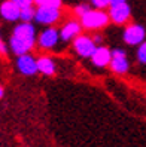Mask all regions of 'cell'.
<instances>
[{
	"label": "cell",
	"mask_w": 146,
	"mask_h": 147,
	"mask_svg": "<svg viewBox=\"0 0 146 147\" xmlns=\"http://www.w3.org/2000/svg\"><path fill=\"white\" fill-rule=\"evenodd\" d=\"M37 31L33 22H20L15 25L9 39V49L18 57L24 54H30L36 46Z\"/></svg>",
	"instance_id": "cell-1"
},
{
	"label": "cell",
	"mask_w": 146,
	"mask_h": 147,
	"mask_svg": "<svg viewBox=\"0 0 146 147\" xmlns=\"http://www.w3.org/2000/svg\"><path fill=\"white\" fill-rule=\"evenodd\" d=\"M79 22H81L84 30L98 31V30L106 28L109 25V22H110V20H109V15H107V12L105 9L91 7L87 13H84L79 18Z\"/></svg>",
	"instance_id": "cell-2"
},
{
	"label": "cell",
	"mask_w": 146,
	"mask_h": 147,
	"mask_svg": "<svg viewBox=\"0 0 146 147\" xmlns=\"http://www.w3.org/2000/svg\"><path fill=\"white\" fill-rule=\"evenodd\" d=\"M63 16V12L60 7H51V6H36L34 12V22L45 27H54L55 24L60 22Z\"/></svg>",
	"instance_id": "cell-3"
},
{
	"label": "cell",
	"mask_w": 146,
	"mask_h": 147,
	"mask_svg": "<svg viewBox=\"0 0 146 147\" xmlns=\"http://www.w3.org/2000/svg\"><path fill=\"white\" fill-rule=\"evenodd\" d=\"M61 39H60V31L55 27H45L39 34H37V39H36V45L45 51V52H51L54 51L58 45Z\"/></svg>",
	"instance_id": "cell-4"
},
{
	"label": "cell",
	"mask_w": 146,
	"mask_h": 147,
	"mask_svg": "<svg viewBox=\"0 0 146 147\" xmlns=\"http://www.w3.org/2000/svg\"><path fill=\"white\" fill-rule=\"evenodd\" d=\"M109 20L115 25H127L128 21L131 20V7L127 2L122 3H113L107 7Z\"/></svg>",
	"instance_id": "cell-5"
},
{
	"label": "cell",
	"mask_w": 146,
	"mask_h": 147,
	"mask_svg": "<svg viewBox=\"0 0 146 147\" xmlns=\"http://www.w3.org/2000/svg\"><path fill=\"white\" fill-rule=\"evenodd\" d=\"M122 40L128 46H139L146 40V27L142 24H128L122 31Z\"/></svg>",
	"instance_id": "cell-6"
},
{
	"label": "cell",
	"mask_w": 146,
	"mask_h": 147,
	"mask_svg": "<svg viewBox=\"0 0 146 147\" xmlns=\"http://www.w3.org/2000/svg\"><path fill=\"white\" fill-rule=\"evenodd\" d=\"M112 52V59H110V70L112 73H115L116 76H124L130 70V61L127 58V52L122 48H113L110 49Z\"/></svg>",
	"instance_id": "cell-7"
},
{
	"label": "cell",
	"mask_w": 146,
	"mask_h": 147,
	"mask_svg": "<svg viewBox=\"0 0 146 147\" xmlns=\"http://www.w3.org/2000/svg\"><path fill=\"white\" fill-rule=\"evenodd\" d=\"M96 48H97V45L94 43L92 37L88 36V34H79V36L72 42V49L75 51V54L81 58H90Z\"/></svg>",
	"instance_id": "cell-8"
},
{
	"label": "cell",
	"mask_w": 146,
	"mask_h": 147,
	"mask_svg": "<svg viewBox=\"0 0 146 147\" xmlns=\"http://www.w3.org/2000/svg\"><path fill=\"white\" fill-rule=\"evenodd\" d=\"M82 25L79 22V20H69L63 24V27L60 28V39H61L63 43H69V42H73L76 37L79 36V34H82Z\"/></svg>",
	"instance_id": "cell-9"
},
{
	"label": "cell",
	"mask_w": 146,
	"mask_h": 147,
	"mask_svg": "<svg viewBox=\"0 0 146 147\" xmlns=\"http://www.w3.org/2000/svg\"><path fill=\"white\" fill-rule=\"evenodd\" d=\"M16 68L24 76H34L37 71V58L31 54L18 55L16 58Z\"/></svg>",
	"instance_id": "cell-10"
},
{
	"label": "cell",
	"mask_w": 146,
	"mask_h": 147,
	"mask_svg": "<svg viewBox=\"0 0 146 147\" xmlns=\"http://www.w3.org/2000/svg\"><path fill=\"white\" fill-rule=\"evenodd\" d=\"M91 63L94 67L97 68H105V67H109L110 64V59H112V52L110 49L105 45H98L96 49H94L92 55L90 57Z\"/></svg>",
	"instance_id": "cell-11"
},
{
	"label": "cell",
	"mask_w": 146,
	"mask_h": 147,
	"mask_svg": "<svg viewBox=\"0 0 146 147\" xmlns=\"http://www.w3.org/2000/svg\"><path fill=\"white\" fill-rule=\"evenodd\" d=\"M20 12H21V9L14 2H11V0H5L0 5V16L7 22L20 21Z\"/></svg>",
	"instance_id": "cell-12"
},
{
	"label": "cell",
	"mask_w": 146,
	"mask_h": 147,
	"mask_svg": "<svg viewBox=\"0 0 146 147\" xmlns=\"http://www.w3.org/2000/svg\"><path fill=\"white\" fill-rule=\"evenodd\" d=\"M37 71L43 76H54L57 73V63L51 55H40L37 58Z\"/></svg>",
	"instance_id": "cell-13"
},
{
	"label": "cell",
	"mask_w": 146,
	"mask_h": 147,
	"mask_svg": "<svg viewBox=\"0 0 146 147\" xmlns=\"http://www.w3.org/2000/svg\"><path fill=\"white\" fill-rule=\"evenodd\" d=\"M34 12H36L34 5L27 6V7H22L21 12H20V21L21 22H31L34 20Z\"/></svg>",
	"instance_id": "cell-14"
},
{
	"label": "cell",
	"mask_w": 146,
	"mask_h": 147,
	"mask_svg": "<svg viewBox=\"0 0 146 147\" xmlns=\"http://www.w3.org/2000/svg\"><path fill=\"white\" fill-rule=\"evenodd\" d=\"M136 58H137V61H139V64L146 65V40H145L143 43H140L139 46H137Z\"/></svg>",
	"instance_id": "cell-15"
},
{
	"label": "cell",
	"mask_w": 146,
	"mask_h": 147,
	"mask_svg": "<svg viewBox=\"0 0 146 147\" xmlns=\"http://www.w3.org/2000/svg\"><path fill=\"white\" fill-rule=\"evenodd\" d=\"M36 6H51V7H60L63 6V0H36Z\"/></svg>",
	"instance_id": "cell-16"
},
{
	"label": "cell",
	"mask_w": 146,
	"mask_h": 147,
	"mask_svg": "<svg viewBox=\"0 0 146 147\" xmlns=\"http://www.w3.org/2000/svg\"><path fill=\"white\" fill-rule=\"evenodd\" d=\"M90 9H91V6H90L88 3H79V5H76V6L73 7V13H75V16H78V20H79L81 16H82L84 13H87Z\"/></svg>",
	"instance_id": "cell-17"
},
{
	"label": "cell",
	"mask_w": 146,
	"mask_h": 147,
	"mask_svg": "<svg viewBox=\"0 0 146 147\" xmlns=\"http://www.w3.org/2000/svg\"><path fill=\"white\" fill-rule=\"evenodd\" d=\"M91 5L97 9H106L110 5V0H91Z\"/></svg>",
	"instance_id": "cell-18"
},
{
	"label": "cell",
	"mask_w": 146,
	"mask_h": 147,
	"mask_svg": "<svg viewBox=\"0 0 146 147\" xmlns=\"http://www.w3.org/2000/svg\"><path fill=\"white\" fill-rule=\"evenodd\" d=\"M11 2H14L16 6L20 7V9H22V7H27V6H31L34 5L33 0H11Z\"/></svg>",
	"instance_id": "cell-19"
},
{
	"label": "cell",
	"mask_w": 146,
	"mask_h": 147,
	"mask_svg": "<svg viewBox=\"0 0 146 147\" xmlns=\"http://www.w3.org/2000/svg\"><path fill=\"white\" fill-rule=\"evenodd\" d=\"M91 37H92V40H94V43H96V45H97V46H98V45H103V36H101V34H100L98 31H97L96 34H92V36H91Z\"/></svg>",
	"instance_id": "cell-20"
},
{
	"label": "cell",
	"mask_w": 146,
	"mask_h": 147,
	"mask_svg": "<svg viewBox=\"0 0 146 147\" xmlns=\"http://www.w3.org/2000/svg\"><path fill=\"white\" fill-rule=\"evenodd\" d=\"M6 54H7V46L2 40V36H0V55H6Z\"/></svg>",
	"instance_id": "cell-21"
},
{
	"label": "cell",
	"mask_w": 146,
	"mask_h": 147,
	"mask_svg": "<svg viewBox=\"0 0 146 147\" xmlns=\"http://www.w3.org/2000/svg\"><path fill=\"white\" fill-rule=\"evenodd\" d=\"M122 2H127V0H110V5H113V3H122Z\"/></svg>",
	"instance_id": "cell-22"
},
{
	"label": "cell",
	"mask_w": 146,
	"mask_h": 147,
	"mask_svg": "<svg viewBox=\"0 0 146 147\" xmlns=\"http://www.w3.org/2000/svg\"><path fill=\"white\" fill-rule=\"evenodd\" d=\"M3 94H5V89L2 88V86H0V98H2V97H3Z\"/></svg>",
	"instance_id": "cell-23"
},
{
	"label": "cell",
	"mask_w": 146,
	"mask_h": 147,
	"mask_svg": "<svg viewBox=\"0 0 146 147\" xmlns=\"http://www.w3.org/2000/svg\"><path fill=\"white\" fill-rule=\"evenodd\" d=\"M85 2H91V0H85Z\"/></svg>",
	"instance_id": "cell-24"
},
{
	"label": "cell",
	"mask_w": 146,
	"mask_h": 147,
	"mask_svg": "<svg viewBox=\"0 0 146 147\" xmlns=\"http://www.w3.org/2000/svg\"><path fill=\"white\" fill-rule=\"evenodd\" d=\"M33 3H36V0H33Z\"/></svg>",
	"instance_id": "cell-25"
}]
</instances>
